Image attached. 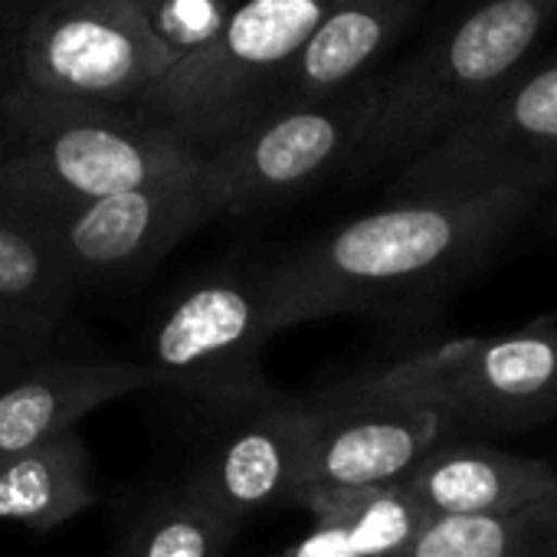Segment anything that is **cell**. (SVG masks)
<instances>
[{
    "instance_id": "277c9868",
    "label": "cell",
    "mask_w": 557,
    "mask_h": 557,
    "mask_svg": "<svg viewBox=\"0 0 557 557\" xmlns=\"http://www.w3.org/2000/svg\"><path fill=\"white\" fill-rule=\"evenodd\" d=\"M329 0H243L210 44L177 60L138 109L200 154L252 115L272 109L278 76Z\"/></svg>"
},
{
    "instance_id": "7c38bea8",
    "label": "cell",
    "mask_w": 557,
    "mask_h": 557,
    "mask_svg": "<svg viewBox=\"0 0 557 557\" xmlns=\"http://www.w3.org/2000/svg\"><path fill=\"white\" fill-rule=\"evenodd\" d=\"M312 404H259L210 453L190 482V495L216 508L233 524L275 502H293Z\"/></svg>"
},
{
    "instance_id": "ac0fdd59",
    "label": "cell",
    "mask_w": 557,
    "mask_h": 557,
    "mask_svg": "<svg viewBox=\"0 0 557 557\" xmlns=\"http://www.w3.org/2000/svg\"><path fill=\"white\" fill-rule=\"evenodd\" d=\"M400 557H557V492L498 515L426 518Z\"/></svg>"
},
{
    "instance_id": "ba28073f",
    "label": "cell",
    "mask_w": 557,
    "mask_h": 557,
    "mask_svg": "<svg viewBox=\"0 0 557 557\" xmlns=\"http://www.w3.org/2000/svg\"><path fill=\"white\" fill-rule=\"evenodd\" d=\"M272 335L259 275L216 272L184 289L161 315L148 368L158 387L246 413L269 400L259 355Z\"/></svg>"
},
{
    "instance_id": "8992f818",
    "label": "cell",
    "mask_w": 557,
    "mask_h": 557,
    "mask_svg": "<svg viewBox=\"0 0 557 557\" xmlns=\"http://www.w3.org/2000/svg\"><path fill=\"white\" fill-rule=\"evenodd\" d=\"M371 384L436 407L449 426L528 433L557 420V322L410 355Z\"/></svg>"
},
{
    "instance_id": "8fae6325",
    "label": "cell",
    "mask_w": 557,
    "mask_h": 557,
    "mask_svg": "<svg viewBox=\"0 0 557 557\" xmlns=\"http://www.w3.org/2000/svg\"><path fill=\"white\" fill-rule=\"evenodd\" d=\"M24 213L34 216L79 289L145 272L216 216L200 184V164L86 203Z\"/></svg>"
},
{
    "instance_id": "52a82bcc",
    "label": "cell",
    "mask_w": 557,
    "mask_h": 557,
    "mask_svg": "<svg viewBox=\"0 0 557 557\" xmlns=\"http://www.w3.org/2000/svg\"><path fill=\"white\" fill-rule=\"evenodd\" d=\"M377 83L351 86L325 102L272 106L200 158V184L213 213H246L293 197L348 164L361 141Z\"/></svg>"
},
{
    "instance_id": "5b68a950",
    "label": "cell",
    "mask_w": 557,
    "mask_h": 557,
    "mask_svg": "<svg viewBox=\"0 0 557 557\" xmlns=\"http://www.w3.org/2000/svg\"><path fill=\"white\" fill-rule=\"evenodd\" d=\"M174 63L145 0H47L21 34L14 96L138 112Z\"/></svg>"
},
{
    "instance_id": "44dd1931",
    "label": "cell",
    "mask_w": 557,
    "mask_h": 557,
    "mask_svg": "<svg viewBox=\"0 0 557 557\" xmlns=\"http://www.w3.org/2000/svg\"><path fill=\"white\" fill-rule=\"evenodd\" d=\"M60 322V315L0 306V384L14 381L47 358H57L63 338Z\"/></svg>"
},
{
    "instance_id": "7a4b0ae2",
    "label": "cell",
    "mask_w": 557,
    "mask_h": 557,
    "mask_svg": "<svg viewBox=\"0 0 557 557\" xmlns=\"http://www.w3.org/2000/svg\"><path fill=\"white\" fill-rule=\"evenodd\" d=\"M554 8L557 0H485L377 83L368 128L348 158L351 171L404 164L472 119L524 63Z\"/></svg>"
},
{
    "instance_id": "603a6c76",
    "label": "cell",
    "mask_w": 557,
    "mask_h": 557,
    "mask_svg": "<svg viewBox=\"0 0 557 557\" xmlns=\"http://www.w3.org/2000/svg\"><path fill=\"white\" fill-rule=\"evenodd\" d=\"M547 226H550V230H557V200H554V207L547 210Z\"/></svg>"
},
{
    "instance_id": "e0dca14e",
    "label": "cell",
    "mask_w": 557,
    "mask_h": 557,
    "mask_svg": "<svg viewBox=\"0 0 557 557\" xmlns=\"http://www.w3.org/2000/svg\"><path fill=\"white\" fill-rule=\"evenodd\" d=\"M89 502V453L73 430L0 459V521L47 531L76 518Z\"/></svg>"
},
{
    "instance_id": "6da1fadb",
    "label": "cell",
    "mask_w": 557,
    "mask_h": 557,
    "mask_svg": "<svg viewBox=\"0 0 557 557\" xmlns=\"http://www.w3.org/2000/svg\"><path fill=\"white\" fill-rule=\"evenodd\" d=\"M537 187L400 197L259 272L272 332L345 312H384L449 286L534 207Z\"/></svg>"
},
{
    "instance_id": "d4e9b609",
    "label": "cell",
    "mask_w": 557,
    "mask_h": 557,
    "mask_svg": "<svg viewBox=\"0 0 557 557\" xmlns=\"http://www.w3.org/2000/svg\"><path fill=\"white\" fill-rule=\"evenodd\" d=\"M329 4H335V0H329Z\"/></svg>"
},
{
    "instance_id": "30bf717a",
    "label": "cell",
    "mask_w": 557,
    "mask_h": 557,
    "mask_svg": "<svg viewBox=\"0 0 557 557\" xmlns=\"http://www.w3.org/2000/svg\"><path fill=\"white\" fill-rule=\"evenodd\" d=\"M446 430L449 420L423 400L384 391L368 377L342 384L312 404L293 502L312 508L335 495L400 482Z\"/></svg>"
},
{
    "instance_id": "d6986e66",
    "label": "cell",
    "mask_w": 557,
    "mask_h": 557,
    "mask_svg": "<svg viewBox=\"0 0 557 557\" xmlns=\"http://www.w3.org/2000/svg\"><path fill=\"white\" fill-rule=\"evenodd\" d=\"M79 293L30 213L0 203V306L60 315Z\"/></svg>"
},
{
    "instance_id": "5bb4252c",
    "label": "cell",
    "mask_w": 557,
    "mask_h": 557,
    "mask_svg": "<svg viewBox=\"0 0 557 557\" xmlns=\"http://www.w3.org/2000/svg\"><path fill=\"white\" fill-rule=\"evenodd\" d=\"M400 488L430 515H498L557 492L550 459L482 443H436L400 479Z\"/></svg>"
},
{
    "instance_id": "9a60e30c",
    "label": "cell",
    "mask_w": 557,
    "mask_h": 557,
    "mask_svg": "<svg viewBox=\"0 0 557 557\" xmlns=\"http://www.w3.org/2000/svg\"><path fill=\"white\" fill-rule=\"evenodd\" d=\"M420 0H335L296 57L286 63L272 106L325 102L358 83V76L400 37Z\"/></svg>"
},
{
    "instance_id": "4fadbf2b",
    "label": "cell",
    "mask_w": 557,
    "mask_h": 557,
    "mask_svg": "<svg viewBox=\"0 0 557 557\" xmlns=\"http://www.w3.org/2000/svg\"><path fill=\"white\" fill-rule=\"evenodd\" d=\"M158 387L148 364L115 358H47L0 384V459L73 430L92 410Z\"/></svg>"
},
{
    "instance_id": "ffe728a7",
    "label": "cell",
    "mask_w": 557,
    "mask_h": 557,
    "mask_svg": "<svg viewBox=\"0 0 557 557\" xmlns=\"http://www.w3.org/2000/svg\"><path fill=\"white\" fill-rule=\"evenodd\" d=\"M236 528L239 524L187 492L145 521L128 557H220Z\"/></svg>"
},
{
    "instance_id": "cb8c5ba5",
    "label": "cell",
    "mask_w": 557,
    "mask_h": 557,
    "mask_svg": "<svg viewBox=\"0 0 557 557\" xmlns=\"http://www.w3.org/2000/svg\"><path fill=\"white\" fill-rule=\"evenodd\" d=\"M554 319H557V315H554ZM554 319H544V322H554Z\"/></svg>"
},
{
    "instance_id": "2e32d148",
    "label": "cell",
    "mask_w": 557,
    "mask_h": 557,
    "mask_svg": "<svg viewBox=\"0 0 557 557\" xmlns=\"http://www.w3.org/2000/svg\"><path fill=\"white\" fill-rule=\"evenodd\" d=\"M309 511L315 531L278 557H400L430 518L400 482L335 495Z\"/></svg>"
},
{
    "instance_id": "3957f363",
    "label": "cell",
    "mask_w": 557,
    "mask_h": 557,
    "mask_svg": "<svg viewBox=\"0 0 557 557\" xmlns=\"http://www.w3.org/2000/svg\"><path fill=\"white\" fill-rule=\"evenodd\" d=\"M14 132L0 141V203L53 210L86 203L200 164V151L135 109L4 102Z\"/></svg>"
},
{
    "instance_id": "7402d4cb",
    "label": "cell",
    "mask_w": 557,
    "mask_h": 557,
    "mask_svg": "<svg viewBox=\"0 0 557 557\" xmlns=\"http://www.w3.org/2000/svg\"><path fill=\"white\" fill-rule=\"evenodd\" d=\"M226 0H145V14L158 34V40L184 60L213 40V34L230 17Z\"/></svg>"
},
{
    "instance_id": "9c48e42d",
    "label": "cell",
    "mask_w": 557,
    "mask_h": 557,
    "mask_svg": "<svg viewBox=\"0 0 557 557\" xmlns=\"http://www.w3.org/2000/svg\"><path fill=\"white\" fill-rule=\"evenodd\" d=\"M557 177V60L492 96L459 128L404 161L394 197L466 194L498 184L544 190Z\"/></svg>"
}]
</instances>
